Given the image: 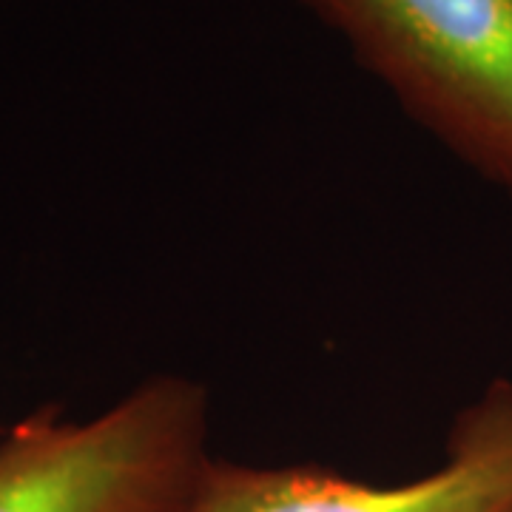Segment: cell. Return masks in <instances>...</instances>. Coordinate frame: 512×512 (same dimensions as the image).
I'll return each mask as SVG.
<instances>
[{
    "mask_svg": "<svg viewBox=\"0 0 512 512\" xmlns=\"http://www.w3.org/2000/svg\"><path fill=\"white\" fill-rule=\"evenodd\" d=\"M402 114L512 197V0H296Z\"/></svg>",
    "mask_w": 512,
    "mask_h": 512,
    "instance_id": "1",
    "label": "cell"
},
{
    "mask_svg": "<svg viewBox=\"0 0 512 512\" xmlns=\"http://www.w3.org/2000/svg\"><path fill=\"white\" fill-rule=\"evenodd\" d=\"M211 393L151 376L89 421L43 407L0 436V512H185L211 464Z\"/></svg>",
    "mask_w": 512,
    "mask_h": 512,
    "instance_id": "2",
    "label": "cell"
},
{
    "mask_svg": "<svg viewBox=\"0 0 512 512\" xmlns=\"http://www.w3.org/2000/svg\"><path fill=\"white\" fill-rule=\"evenodd\" d=\"M185 512H512V379H493L458 410L427 476L370 484L319 464L214 456Z\"/></svg>",
    "mask_w": 512,
    "mask_h": 512,
    "instance_id": "3",
    "label": "cell"
}]
</instances>
